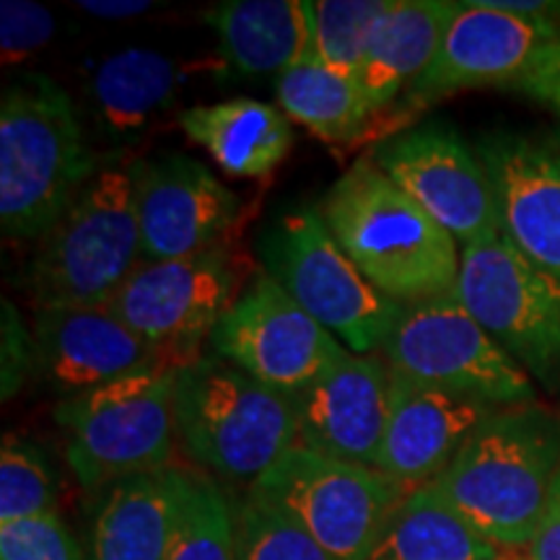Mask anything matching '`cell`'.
<instances>
[{"label": "cell", "mask_w": 560, "mask_h": 560, "mask_svg": "<svg viewBox=\"0 0 560 560\" xmlns=\"http://www.w3.org/2000/svg\"><path fill=\"white\" fill-rule=\"evenodd\" d=\"M322 221L374 289L412 304L452 293L459 278L457 242L392 182L359 156L322 195Z\"/></svg>", "instance_id": "cell-1"}, {"label": "cell", "mask_w": 560, "mask_h": 560, "mask_svg": "<svg viewBox=\"0 0 560 560\" xmlns=\"http://www.w3.org/2000/svg\"><path fill=\"white\" fill-rule=\"evenodd\" d=\"M558 475L560 425L548 412L522 405L482 420L431 486L486 540L524 548Z\"/></svg>", "instance_id": "cell-2"}, {"label": "cell", "mask_w": 560, "mask_h": 560, "mask_svg": "<svg viewBox=\"0 0 560 560\" xmlns=\"http://www.w3.org/2000/svg\"><path fill=\"white\" fill-rule=\"evenodd\" d=\"M100 172L75 104L42 73L0 100V223L5 236L42 240Z\"/></svg>", "instance_id": "cell-3"}, {"label": "cell", "mask_w": 560, "mask_h": 560, "mask_svg": "<svg viewBox=\"0 0 560 560\" xmlns=\"http://www.w3.org/2000/svg\"><path fill=\"white\" fill-rule=\"evenodd\" d=\"M174 418L187 454L229 480L255 482L299 441L293 397L219 355L177 371Z\"/></svg>", "instance_id": "cell-4"}, {"label": "cell", "mask_w": 560, "mask_h": 560, "mask_svg": "<svg viewBox=\"0 0 560 560\" xmlns=\"http://www.w3.org/2000/svg\"><path fill=\"white\" fill-rule=\"evenodd\" d=\"M143 262L130 166H102L42 236L24 276L37 310L104 306Z\"/></svg>", "instance_id": "cell-5"}, {"label": "cell", "mask_w": 560, "mask_h": 560, "mask_svg": "<svg viewBox=\"0 0 560 560\" xmlns=\"http://www.w3.org/2000/svg\"><path fill=\"white\" fill-rule=\"evenodd\" d=\"M179 369L149 366L55 408L66 459L91 493L130 475L170 467L174 452V380Z\"/></svg>", "instance_id": "cell-6"}, {"label": "cell", "mask_w": 560, "mask_h": 560, "mask_svg": "<svg viewBox=\"0 0 560 560\" xmlns=\"http://www.w3.org/2000/svg\"><path fill=\"white\" fill-rule=\"evenodd\" d=\"M260 257L280 289L355 355L382 348L405 306L363 278L332 240L317 206L278 215L265 229Z\"/></svg>", "instance_id": "cell-7"}, {"label": "cell", "mask_w": 560, "mask_h": 560, "mask_svg": "<svg viewBox=\"0 0 560 560\" xmlns=\"http://www.w3.org/2000/svg\"><path fill=\"white\" fill-rule=\"evenodd\" d=\"M410 490L382 470L296 444L249 486V495L304 529L338 560H371Z\"/></svg>", "instance_id": "cell-8"}, {"label": "cell", "mask_w": 560, "mask_h": 560, "mask_svg": "<svg viewBox=\"0 0 560 560\" xmlns=\"http://www.w3.org/2000/svg\"><path fill=\"white\" fill-rule=\"evenodd\" d=\"M382 348L392 374L423 387L493 408L535 400L527 371L482 330L454 293L405 304Z\"/></svg>", "instance_id": "cell-9"}, {"label": "cell", "mask_w": 560, "mask_h": 560, "mask_svg": "<svg viewBox=\"0 0 560 560\" xmlns=\"http://www.w3.org/2000/svg\"><path fill=\"white\" fill-rule=\"evenodd\" d=\"M452 293L511 359L548 387L560 382V280L501 234L462 249Z\"/></svg>", "instance_id": "cell-10"}, {"label": "cell", "mask_w": 560, "mask_h": 560, "mask_svg": "<svg viewBox=\"0 0 560 560\" xmlns=\"http://www.w3.org/2000/svg\"><path fill=\"white\" fill-rule=\"evenodd\" d=\"M234 283L226 247H215L182 260H143L107 306L164 366L182 369L202 359V342L234 304Z\"/></svg>", "instance_id": "cell-11"}, {"label": "cell", "mask_w": 560, "mask_h": 560, "mask_svg": "<svg viewBox=\"0 0 560 560\" xmlns=\"http://www.w3.org/2000/svg\"><path fill=\"white\" fill-rule=\"evenodd\" d=\"M208 342L213 355L289 397L312 387L346 355L338 338L265 270L234 299Z\"/></svg>", "instance_id": "cell-12"}, {"label": "cell", "mask_w": 560, "mask_h": 560, "mask_svg": "<svg viewBox=\"0 0 560 560\" xmlns=\"http://www.w3.org/2000/svg\"><path fill=\"white\" fill-rule=\"evenodd\" d=\"M371 159L439 226L465 247L501 236L499 206L478 153L452 125L423 122L392 132Z\"/></svg>", "instance_id": "cell-13"}, {"label": "cell", "mask_w": 560, "mask_h": 560, "mask_svg": "<svg viewBox=\"0 0 560 560\" xmlns=\"http://www.w3.org/2000/svg\"><path fill=\"white\" fill-rule=\"evenodd\" d=\"M132 187L143 260H182L223 247L240 219V195L182 153L132 161Z\"/></svg>", "instance_id": "cell-14"}, {"label": "cell", "mask_w": 560, "mask_h": 560, "mask_svg": "<svg viewBox=\"0 0 560 560\" xmlns=\"http://www.w3.org/2000/svg\"><path fill=\"white\" fill-rule=\"evenodd\" d=\"M556 39H560L556 19L524 16L495 9L488 0H467L454 13L429 70L408 91L410 102L429 107L465 89L516 83Z\"/></svg>", "instance_id": "cell-15"}, {"label": "cell", "mask_w": 560, "mask_h": 560, "mask_svg": "<svg viewBox=\"0 0 560 560\" xmlns=\"http://www.w3.org/2000/svg\"><path fill=\"white\" fill-rule=\"evenodd\" d=\"M149 366L164 363L107 304L37 310L32 371L62 400Z\"/></svg>", "instance_id": "cell-16"}, {"label": "cell", "mask_w": 560, "mask_h": 560, "mask_svg": "<svg viewBox=\"0 0 560 560\" xmlns=\"http://www.w3.org/2000/svg\"><path fill=\"white\" fill-rule=\"evenodd\" d=\"M293 405L296 444L353 465H380L389 420V366L380 355L346 350L325 376L293 397Z\"/></svg>", "instance_id": "cell-17"}, {"label": "cell", "mask_w": 560, "mask_h": 560, "mask_svg": "<svg viewBox=\"0 0 560 560\" xmlns=\"http://www.w3.org/2000/svg\"><path fill=\"white\" fill-rule=\"evenodd\" d=\"M493 412H499L493 405L423 387L389 371V420L376 467L405 490L431 486Z\"/></svg>", "instance_id": "cell-18"}, {"label": "cell", "mask_w": 560, "mask_h": 560, "mask_svg": "<svg viewBox=\"0 0 560 560\" xmlns=\"http://www.w3.org/2000/svg\"><path fill=\"white\" fill-rule=\"evenodd\" d=\"M478 156L493 185L501 234L560 280V153L503 132L480 140Z\"/></svg>", "instance_id": "cell-19"}, {"label": "cell", "mask_w": 560, "mask_h": 560, "mask_svg": "<svg viewBox=\"0 0 560 560\" xmlns=\"http://www.w3.org/2000/svg\"><path fill=\"white\" fill-rule=\"evenodd\" d=\"M190 472H140L96 490L89 560H164L187 499Z\"/></svg>", "instance_id": "cell-20"}, {"label": "cell", "mask_w": 560, "mask_h": 560, "mask_svg": "<svg viewBox=\"0 0 560 560\" xmlns=\"http://www.w3.org/2000/svg\"><path fill=\"white\" fill-rule=\"evenodd\" d=\"M223 62L244 75H283L310 60V0H229L208 11Z\"/></svg>", "instance_id": "cell-21"}, {"label": "cell", "mask_w": 560, "mask_h": 560, "mask_svg": "<svg viewBox=\"0 0 560 560\" xmlns=\"http://www.w3.org/2000/svg\"><path fill=\"white\" fill-rule=\"evenodd\" d=\"M457 9L452 0H389L359 70V83L376 112L387 109L429 70Z\"/></svg>", "instance_id": "cell-22"}, {"label": "cell", "mask_w": 560, "mask_h": 560, "mask_svg": "<svg viewBox=\"0 0 560 560\" xmlns=\"http://www.w3.org/2000/svg\"><path fill=\"white\" fill-rule=\"evenodd\" d=\"M179 128L236 179L268 177L293 145L291 120L283 109L244 96L185 109Z\"/></svg>", "instance_id": "cell-23"}, {"label": "cell", "mask_w": 560, "mask_h": 560, "mask_svg": "<svg viewBox=\"0 0 560 560\" xmlns=\"http://www.w3.org/2000/svg\"><path fill=\"white\" fill-rule=\"evenodd\" d=\"M185 68L170 55L130 47L100 62L89 83L102 128L115 140H132L170 107Z\"/></svg>", "instance_id": "cell-24"}, {"label": "cell", "mask_w": 560, "mask_h": 560, "mask_svg": "<svg viewBox=\"0 0 560 560\" xmlns=\"http://www.w3.org/2000/svg\"><path fill=\"white\" fill-rule=\"evenodd\" d=\"M371 560H503L495 542L486 540L433 490H410L389 516Z\"/></svg>", "instance_id": "cell-25"}, {"label": "cell", "mask_w": 560, "mask_h": 560, "mask_svg": "<svg viewBox=\"0 0 560 560\" xmlns=\"http://www.w3.org/2000/svg\"><path fill=\"white\" fill-rule=\"evenodd\" d=\"M276 100L289 120L304 125L325 143H350L374 120L376 107L355 75L304 60L278 75Z\"/></svg>", "instance_id": "cell-26"}, {"label": "cell", "mask_w": 560, "mask_h": 560, "mask_svg": "<svg viewBox=\"0 0 560 560\" xmlns=\"http://www.w3.org/2000/svg\"><path fill=\"white\" fill-rule=\"evenodd\" d=\"M310 60L355 75L389 0H314Z\"/></svg>", "instance_id": "cell-27"}, {"label": "cell", "mask_w": 560, "mask_h": 560, "mask_svg": "<svg viewBox=\"0 0 560 560\" xmlns=\"http://www.w3.org/2000/svg\"><path fill=\"white\" fill-rule=\"evenodd\" d=\"M164 560H236V522L226 495L190 472L187 499Z\"/></svg>", "instance_id": "cell-28"}, {"label": "cell", "mask_w": 560, "mask_h": 560, "mask_svg": "<svg viewBox=\"0 0 560 560\" xmlns=\"http://www.w3.org/2000/svg\"><path fill=\"white\" fill-rule=\"evenodd\" d=\"M52 511H58V488L45 452L9 433L0 450V524Z\"/></svg>", "instance_id": "cell-29"}, {"label": "cell", "mask_w": 560, "mask_h": 560, "mask_svg": "<svg viewBox=\"0 0 560 560\" xmlns=\"http://www.w3.org/2000/svg\"><path fill=\"white\" fill-rule=\"evenodd\" d=\"M236 560H338L304 529L247 493L234 509Z\"/></svg>", "instance_id": "cell-30"}, {"label": "cell", "mask_w": 560, "mask_h": 560, "mask_svg": "<svg viewBox=\"0 0 560 560\" xmlns=\"http://www.w3.org/2000/svg\"><path fill=\"white\" fill-rule=\"evenodd\" d=\"M0 560H89L58 511L0 524Z\"/></svg>", "instance_id": "cell-31"}, {"label": "cell", "mask_w": 560, "mask_h": 560, "mask_svg": "<svg viewBox=\"0 0 560 560\" xmlns=\"http://www.w3.org/2000/svg\"><path fill=\"white\" fill-rule=\"evenodd\" d=\"M58 21L52 11L32 0H3L0 3V52L5 66L32 58L34 52L50 45Z\"/></svg>", "instance_id": "cell-32"}, {"label": "cell", "mask_w": 560, "mask_h": 560, "mask_svg": "<svg viewBox=\"0 0 560 560\" xmlns=\"http://www.w3.org/2000/svg\"><path fill=\"white\" fill-rule=\"evenodd\" d=\"M514 86L522 89L532 100L560 112V39L540 50Z\"/></svg>", "instance_id": "cell-33"}, {"label": "cell", "mask_w": 560, "mask_h": 560, "mask_svg": "<svg viewBox=\"0 0 560 560\" xmlns=\"http://www.w3.org/2000/svg\"><path fill=\"white\" fill-rule=\"evenodd\" d=\"M5 312V322H3V332H5V346H3V397L13 395L21 387V380H24L26 371H32V363L19 359L21 353H32V332H24L21 322L16 317V312L11 310L9 304L3 306Z\"/></svg>", "instance_id": "cell-34"}, {"label": "cell", "mask_w": 560, "mask_h": 560, "mask_svg": "<svg viewBox=\"0 0 560 560\" xmlns=\"http://www.w3.org/2000/svg\"><path fill=\"white\" fill-rule=\"evenodd\" d=\"M527 548V560H560V475L552 486L548 509H545Z\"/></svg>", "instance_id": "cell-35"}, {"label": "cell", "mask_w": 560, "mask_h": 560, "mask_svg": "<svg viewBox=\"0 0 560 560\" xmlns=\"http://www.w3.org/2000/svg\"><path fill=\"white\" fill-rule=\"evenodd\" d=\"M75 9L86 11L94 19H107V21H125L143 16L156 9L153 0H75Z\"/></svg>", "instance_id": "cell-36"}]
</instances>
